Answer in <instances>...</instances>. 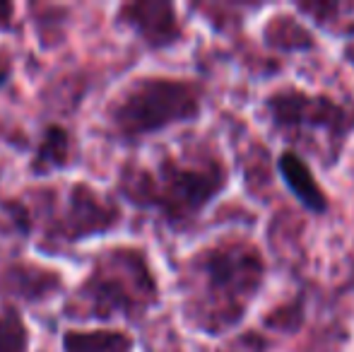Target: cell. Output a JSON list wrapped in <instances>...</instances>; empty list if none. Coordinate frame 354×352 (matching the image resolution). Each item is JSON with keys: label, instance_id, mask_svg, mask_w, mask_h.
I'll list each match as a JSON object with an SVG mask.
<instances>
[{"label": "cell", "instance_id": "12", "mask_svg": "<svg viewBox=\"0 0 354 352\" xmlns=\"http://www.w3.org/2000/svg\"><path fill=\"white\" fill-rule=\"evenodd\" d=\"M0 352H29V328L15 306L0 309Z\"/></svg>", "mask_w": 354, "mask_h": 352}, {"label": "cell", "instance_id": "14", "mask_svg": "<svg viewBox=\"0 0 354 352\" xmlns=\"http://www.w3.org/2000/svg\"><path fill=\"white\" fill-rule=\"evenodd\" d=\"M12 15H15V5L12 3H0V32H12Z\"/></svg>", "mask_w": 354, "mask_h": 352}, {"label": "cell", "instance_id": "2", "mask_svg": "<svg viewBox=\"0 0 354 352\" xmlns=\"http://www.w3.org/2000/svg\"><path fill=\"white\" fill-rule=\"evenodd\" d=\"M227 174L219 160L188 162L164 157L154 169L126 174V196L136 205L157 210L169 225H186L219 196Z\"/></svg>", "mask_w": 354, "mask_h": 352}, {"label": "cell", "instance_id": "11", "mask_svg": "<svg viewBox=\"0 0 354 352\" xmlns=\"http://www.w3.org/2000/svg\"><path fill=\"white\" fill-rule=\"evenodd\" d=\"M63 352H133V338L123 331L94 328L66 331L61 338Z\"/></svg>", "mask_w": 354, "mask_h": 352}, {"label": "cell", "instance_id": "3", "mask_svg": "<svg viewBox=\"0 0 354 352\" xmlns=\"http://www.w3.org/2000/svg\"><path fill=\"white\" fill-rule=\"evenodd\" d=\"M157 297L152 268L140 249H106L77 287L82 314L94 319H138L157 304Z\"/></svg>", "mask_w": 354, "mask_h": 352}, {"label": "cell", "instance_id": "13", "mask_svg": "<svg viewBox=\"0 0 354 352\" xmlns=\"http://www.w3.org/2000/svg\"><path fill=\"white\" fill-rule=\"evenodd\" d=\"M268 343L256 333H246L241 338H236L234 343H229L222 352H266Z\"/></svg>", "mask_w": 354, "mask_h": 352}, {"label": "cell", "instance_id": "1", "mask_svg": "<svg viewBox=\"0 0 354 352\" xmlns=\"http://www.w3.org/2000/svg\"><path fill=\"white\" fill-rule=\"evenodd\" d=\"M193 287L188 311L198 331L224 333L241 324L263 285L266 266L251 244L234 241L205 249L191 263Z\"/></svg>", "mask_w": 354, "mask_h": 352}, {"label": "cell", "instance_id": "16", "mask_svg": "<svg viewBox=\"0 0 354 352\" xmlns=\"http://www.w3.org/2000/svg\"><path fill=\"white\" fill-rule=\"evenodd\" d=\"M347 58H350V63H354V46L347 48Z\"/></svg>", "mask_w": 354, "mask_h": 352}, {"label": "cell", "instance_id": "9", "mask_svg": "<svg viewBox=\"0 0 354 352\" xmlns=\"http://www.w3.org/2000/svg\"><path fill=\"white\" fill-rule=\"evenodd\" d=\"M71 160H73L71 133L63 126H58V123H48V126L44 128L41 138H39V145H37V150H34L29 169L37 176H46V174H51V172L71 167Z\"/></svg>", "mask_w": 354, "mask_h": 352}, {"label": "cell", "instance_id": "15", "mask_svg": "<svg viewBox=\"0 0 354 352\" xmlns=\"http://www.w3.org/2000/svg\"><path fill=\"white\" fill-rule=\"evenodd\" d=\"M10 75H12V58H10L8 51L0 48V89L8 85Z\"/></svg>", "mask_w": 354, "mask_h": 352}, {"label": "cell", "instance_id": "10", "mask_svg": "<svg viewBox=\"0 0 354 352\" xmlns=\"http://www.w3.org/2000/svg\"><path fill=\"white\" fill-rule=\"evenodd\" d=\"M280 174L284 183L289 186V191L299 198L304 207H308L311 212H326L328 210V198L323 193V188L318 186V181L313 178L311 169L304 165V160L294 152H284L280 157Z\"/></svg>", "mask_w": 354, "mask_h": 352}, {"label": "cell", "instance_id": "8", "mask_svg": "<svg viewBox=\"0 0 354 352\" xmlns=\"http://www.w3.org/2000/svg\"><path fill=\"white\" fill-rule=\"evenodd\" d=\"M3 287L8 295L22 297L27 302H41L61 287V277L46 268L15 263L3 270Z\"/></svg>", "mask_w": 354, "mask_h": 352}, {"label": "cell", "instance_id": "5", "mask_svg": "<svg viewBox=\"0 0 354 352\" xmlns=\"http://www.w3.org/2000/svg\"><path fill=\"white\" fill-rule=\"evenodd\" d=\"M272 121L292 131H323L330 140H345L354 128V113L328 97H311L299 89H284L268 99Z\"/></svg>", "mask_w": 354, "mask_h": 352}, {"label": "cell", "instance_id": "7", "mask_svg": "<svg viewBox=\"0 0 354 352\" xmlns=\"http://www.w3.org/2000/svg\"><path fill=\"white\" fill-rule=\"evenodd\" d=\"M116 19L149 48H169L181 41V24L171 3H126L118 8Z\"/></svg>", "mask_w": 354, "mask_h": 352}, {"label": "cell", "instance_id": "4", "mask_svg": "<svg viewBox=\"0 0 354 352\" xmlns=\"http://www.w3.org/2000/svg\"><path fill=\"white\" fill-rule=\"evenodd\" d=\"M201 89L188 80L147 75L136 80L109 109V123L123 140H140L198 118Z\"/></svg>", "mask_w": 354, "mask_h": 352}, {"label": "cell", "instance_id": "6", "mask_svg": "<svg viewBox=\"0 0 354 352\" xmlns=\"http://www.w3.org/2000/svg\"><path fill=\"white\" fill-rule=\"evenodd\" d=\"M118 222H121V212L111 201H106L97 188L87 186V183H75L68 191L66 205L56 217L51 234L66 244L71 241L75 244V241H84L89 237L106 234Z\"/></svg>", "mask_w": 354, "mask_h": 352}]
</instances>
